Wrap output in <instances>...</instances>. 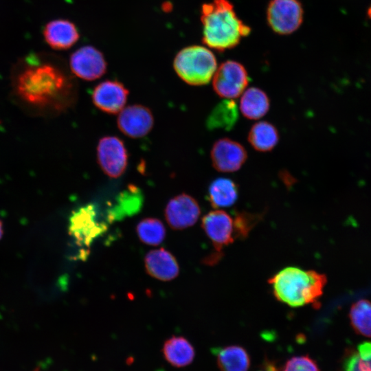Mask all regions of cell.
<instances>
[{
  "instance_id": "4fadbf2b",
  "label": "cell",
  "mask_w": 371,
  "mask_h": 371,
  "mask_svg": "<svg viewBox=\"0 0 371 371\" xmlns=\"http://www.w3.org/2000/svg\"><path fill=\"white\" fill-rule=\"evenodd\" d=\"M201 210L197 201L185 193L169 201L165 210V217L173 229H183L197 221Z\"/></svg>"
},
{
  "instance_id": "7c38bea8",
  "label": "cell",
  "mask_w": 371,
  "mask_h": 371,
  "mask_svg": "<svg viewBox=\"0 0 371 371\" xmlns=\"http://www.w3.org/2000/svg\"><path fill=\"white\" fill-rule=\"evenodd\" d=\"M117 124L120 131L131 138H140L153 128L154 118L146 106L133 104L124 108L117 117Z\"/></svg>"
},
{
  "instance_id": "d6986e66",
  "label": "cell",
  "mask_w": 371,
  "mask_h": 371,
  "mask_svg": "<svg viewBox=\"0 0 371 371\" xmlns=\"http://www.w3.org/2000/svg\"><path fill=\"white\" fill-rule=\"evenodd\" d=\"M239 106L244 117L249 120H258L269 111L270 100L261 89L250 87L243 93Z\"/></svg>"
},
{
  "instance_id": "2e32d148",
  "label": "cell",
  "mask_w": 371,
  "mask_h": 371,
  "mask_svg": "<svg viewBox=\"0 0 371 371\" xmlns=\"http://www.w3.org/2000/svg\"><path fill=\"white\" fill-rule=\"evenodd\" d=\"M144 262L147 273L156 279L168 281L179 274V267L175 258L163 248L150 251L145 256Z\"/></svg>"
},
{
  "instance_id": "8fae6325",
  "label": "cell",
  "mask_w": 371,
  "mask_h": 371,
  "mask_svg": "<svg viewBox=\"0 0 371 371\" xmlns=\"http://www.w3.org/2000/svg\"><path fill=\"white\" fill-rule=\"evenodd\" d=\"M210 158L214 169L221 172L238 170L247 158L245 148L229 138L219 139L214 142L210 151Z\"/></svg>"
},
{
  "instance_id": "f546056e",
  "label": "cell",
  "mask_w": 371,
  "mask_h": 371,
  "mask_svg": "<svg viewBox=\"0 0 371 371\" xmlns=\"http://www.w3.org/2000/svg\"><path fill=\"white\" fill-rule=\"evenodd\" d=\"M366 14L368 19H371V5L368 8Z\"/></svg>"
},
{
  "instance_id": "e0dca14e",
  "label": "cell",
  "mask_w": 371,
  "mask_h": 371,
  "mask_svg": "<svg viewBox=\"0 0 371 371\" xmlns=\"http://www.w3.org/2000/svg\"><path fill=\"white\" fill-rule=\"evenodd\" d=\"M162 352L165 359L177 368L188 366L195 357L192 345L186 338L180 336H172L167 339L164 344Z\"/></svg>"
},
{
  "instance_id": "484cf974",
  "label": "cell",
  "mask_w": 371,
  "mask_h": 371,
  "mask_svg": "<svg viewBox=\"0 0 371 371\" xmlns=\"http://www.w3.org/2000/svg\"><path fill=\"white\" fill-rule=\"evenodd\" d=\"M117 212L111 214V220L122 215H129L136 212L142 205V198L138 189L131 186L119 197Z\"/></svg>"
},
{
  "instance_id": "ba28073f",
  "label": "cell",
  "mask_w": 371,
  "mask_h": 371,
  "mask_svg": "<svg viewBox=\"0 0 371 371\" xmlns=\"http://www.w3.org/2000/svg\"><path fill=\"white\" fill-rule=\"evenodd\" d=\"M105 229L104 223L97 221L93 204H87L74 212L69 220V233L80 246H89Z\"/></svg>"
},
{
  "instance_id": "5bb4252c",
  "label": "cell",
  "mask_w": 371,
  "mask_h": 371,
  "mask_svg": "<svg viewBox=\"0 0 371 371\" xmlns=\"http://www.w3.org/2000/svg\"><path fill=\"white\" fill-rule=\"evenodd\" d=\"M128 95V91L121 82L105 80L95 87L92 100L100 110L109 114H115L124 108Z\"/></svg>"
},
{
  "instance_id": "52a82bcc",
  "label": "cell",
  "mask_w": 371,
  "mask_h": 371,
  "mask_svg": "<svg viewBox=\"0 0 371 371\" xmlns=\"http://www.w3.org/2000/svg\"><path fill=\"white\" fill-rule=\"evenodd\" d=\"M98 164L106 175L117 178L125 171L128 153L122 139L115 136L101 138L97 146Z\"/></svg>"
},
{
  "instance_id": "4dcf8cb0",
  "label": "cell",
  "mask_w": 371,
  "mask_h": 371,
  "mask_svg": "<svg viewBox=\"0 0 371 371\" xmlns=\"http://www.w3.org/2000/svg\"><path fill=\"white\" fill-rule=\"evenodd\" d=\"M2 233H3L2 224H1V222L0 221V238L2 236Z\"/></svg>"
},
{
  "instance_id": "9a60e30c",
  "label": "cell",
  "mask_w": 371,
  "mask_h": 371,
  "mask_svg": "<svg viewBox=\"0 0 371 371\" xmlns=\"http://www.w3.org/2000/svg\"><path fill=\"white\" fill-rule=\"evenodd\" d=\"M43 35L46 43L58 50L71 47L80 37L76 25L65 19H56L47 23L44 27Z\"/></svg>"
},
{
  "instance_id": "9c48e42d",
  "label": "cell",
  "mask_w": 371,
  "mask_h": 371,
  "mask_svg": "<svg viewBox=\"0 0 371 371\" xmlns=\"http://www.w3.org/2000/svg\"><path fill=\"white\" fill-rule=\"evenodd\" d=\"M201 225L218 257L222 249L236 239L233 218L224 210L210 212L203 218Z\"/></svg>"
},
{
  "instance_id": "d4e9b609",
  "label": "cell",
  "mask_w": 371,
  "mask_h": 371,
  "mask_svg": "<svg viewBox=\"0 0 371 371\" xmlns=\"http://www.w3.org/2000/svg\"><path fill=\"white\" fill-rule=\"evenodd\" d=\"M137 233L139 238L144 243L158 245L165 238L166 229L159 220L147 218L137 224Z\"/></svg>"
},
{
  "instance_id": "ac0fdd59",
  "label": "cell",
  "mask_w": 371,
  "mask_h": 371,
  "mask_svg": "<svg viewBox=\"0 0 371 371\" xmlns=\"http://www.w3.org/2000/svg\"><path fill=\"white\" fill-rule=\"evenodd\" d=\"M216 363L221 371H248L251 358L243 347L231 345L215 350Z\"/></svg>"
},
{
  "instance_id": "603a6c76",
  "label": "cell",
  "mask_w": 371,
  "mask_h": 371,
  "mask_svg": "<svg viewBox=\"0 0 371 371\" xmlns=\"http://www.w3.org/2000/svg\"><path fill=\"white\" fill-rule=\"evenodd\" d=\"M238 118L236 103L231 100H226L219 103L212 111L207 119L210 128L230 129Z\"/></svg>"
},
{
  "instance_id": "83f0119b",
  "label": "cell",
  "mask_w": 371,
  "mask_h": 371,
  "mask_svg": "<svg viewBox=\"0 0 371 371\" xmlns=\"http://www.w3.org/2000/svg\"><path fill=\"white\" fill-rule=\"evenodd\" d=\"M281 371H320L317 363L308 355L290 358Z\"/></svg>"
},
{
  "instance_id": "5b68a950",
  "label": "cell",
  "mask_w": 371,
  "mask_h": 371,
  "mask_svg": "<svg viewBox=\"0 0 371 371\" xmlns=\"http://www.w3.org/2000/svg\"><path fill=\"white\" fill-rule=\"evenodd\" d=\"M266 16L269 26L275 33L288 35L302 25L304 10L299 0H271Z\"/></svg>"
},
{
  "instance_id": "30bf717a",
  "label": "cell",
  "mask_w": 371,
  "mask_h": 371,
  "mask_svg": "<svg viewBox=\"0 0 371 371\" xmlns=\"http://www.w3.org/2000/svg\"><path fill=\"white\" fill-rule=\"evenodd\" d=\"M71 71L85 80H94L103 76L107 64L102 53L91 45L83 46L75 51L69 59Z\"/></svg>"
},
{
  "instance_id": "6da1fadb",
  "label": "cell",
  "mask_w": 371,
  "mask_h": 371,
  "mask_svg": "<svg viewBox=\"0 0 371 371\" xmlns=\"http://www.w3.org/2000/svg\"><path fill=\"white\" fill-rule=\"evenodd\" d=\"M16 91L25 102L37 107L59 104L71 88L66 76L48 63L32 64L17 76Z\"/></svg>"
},
{
  "instance_id": "f1b7e54d",
  "label": "cell",
  "mask_w": 371,
  "mask_h": 371,
  "mask_svg": "<svg viewBox=\"0 0 371 371\" xmlns=\"http://www.w3.org/2000/svg\"><path fill=\"white\" fill-rule=\"evenodd\" d=\"M258 371H278L276 367L271 363H265L263 368Z\"/></svg>"
},
{
  "instance_id": "7402d4cb",
  "label": "cell",
  "mask_w": 371,
  "mask_h": 371,
  "mask_svg": "<svg viewBox=\"0 0 371 371\" xmlns=\"http://www.w3.org/2000/svg\"><path fill=\"white\" fill-rule=\"evenodd\" d=\"M348 315L354 331L371 338V302L365 299L357 301L351 306Z\"/></svg>"
},
{
  "instance_id": "44dd1931",
  "label": "cell",
  "mask_w": 371,
  "mask_h": 371,
  "mask_svg": "<svg viewBox=\"0 0 371 371\" xmlns=\"http://www.w3.org/2000/svg\"><path fill=\"white\" fill-rule=\"evenodd\" d=\"M276 127L267 121L255 123L248 133V142L257 151L268 152L273 150L279 142Z\"/></svg>"
},
{
  "instance_id": "277c9868",
  "label": "cell",
  "mask_w": 371,
  "mask_h": 371,
  "mask_svg": "<svg viewBox=\"0 0 371 371\" xmlns=\"http://www.w3.org/2000/svg\"><path fill=\"white\" fill-rule=\"evenodd\" d=\"M173 67L177 74L188 85L201 86L207 84L217 69L213 52L201 45H190L176 55Z\"/></svg>"
},
{
  "instance_id": "3957f363",
  "label": "cell",
  "mask_w": 371,
  "mask_h": 371,
  "mask_svg": "<svg viewBox=\"0 0 371 371\" xmlns=\"http://www.w3.org/2000/svg\"><path fill=\"white\" fill-rule=\"evenodd\" d=\"M273 295L293 308L315 304L327 283L325 274L296 267H286L269 280Z\"/></svg>"
},
{
  "instance_id": "cb8c5ba5",
  "label": "cell",
  "mask_w": 371,
  "mask_h": 371,
  "mask_svg": "<svg viewBox=\"0 0 371 371\" xmlns=\"http://www.w3.org/2000/svg\"><path fill=\"white\" fill-rule=\"evenodd\" d=\"M342 371H371V342H363L357 346V352L345 354Z\"/></svg>"
},
{
  "instance_id": "7a4b0ae2",
  "label": "cell",
  "mask_w": 371,
  "mask_h": 371,
  "mask_svg": "<svg viewBox=\"0 0 371 371\" xmlns=\"http://www.w3.org/2000/svg\"><path fill=\"white\" fill-rule=\"evenodd\" d=\"M203 43L223 52L236 47L251 28L237 16L229 0H212L204 3L201 10Z\"/></svg>"
},
{
  "instance_id": "8992f818",
  "label": "cell",
  "mask_w": 371,
  "mask_h": 371,
  "mask_svg": "<svg viewBox=\"0 0 371 371\" xmlns=\"http://www.w3.org/2000/svg\"><path fill=\"white\" fill-rule=\"evenodd\" d=\"M248 82V74L245 67L237 61L229 60L216 69L212 85L219 97L231 100L240 96L245 91Z\"/></svg>"
},
{
  "instance_id": "4316f807",
  "label": "cell",
  "mask_w": 371,
  "mask_h": 371,
  "mask_svg": "<svg viewBox=\"0 0 371 371\" xmlns=\"http://www.w3.org/2000/svg\"><path fill=\"white\" fill-rule=\"evenodd\" d=\"M233 220L236 238H244L256 225L259 216L247 212H238Z\"/></svg>"
},
{
  "instance_id": "ffe728a7",
  "label": "cell",
  "mask_w": 371,
  "mask_h": 371,
  "mask_svg": "<svg viewBox=\"0 0 371 371\" xmlns=\"http://www.w3.org/2000/svg\"><path fill=\"white\" fill-rule=\"evenodd\" d=\"M238 196V186L229 178H218L214 180L209 186V201L214 208L232 206L236 201Z\"/></svg>"
}]
</instances>
